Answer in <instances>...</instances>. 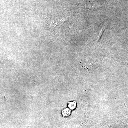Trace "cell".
<instances>
[{"label":"cell","mask_w":128,"mask_h":128,"mask_svg":"<svg viewBox=\"0 0 128 128\" xmlns=\"http://www.w3.org/2000/svg\"><path fill=\"white\" fill-rule=\"evenodd\" d=\"M62 114L64 117H67L70 115L71 114V111L70 109L65 108L62 110Z\"/></svg>","instance_id":"cell-1"},{"label":"cell","mask_w":128,"mask_h":128,"mask_svg":"<svg viewBox=\"0 0 128 128\" xmlns=\"http://www.w3.org/2000/svg\"><path fill=\"white\" fill-rule=\"evenodd\" d=\"M76 106V102L75 101H70L68 103V107L70 109H75Z\"/></svg>","instance_id":"cell-2"}]
</instances>
